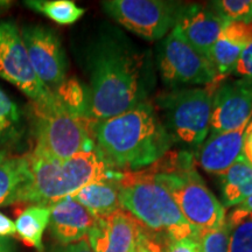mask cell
<instances>
[{
  "label": "cell",
  "instance_id": "cell-28",
  "mask_svg": "<svg viewBox=\"0 0 252 252\" xmlns=\"http://www.w3.org/2000/svg\"><path fill=\"white\" fill-rule=\"evenodd\" d=\"M220 35L247 47L252 42V24L241 23V21H228Z\"/></svg>",
  "mask_w": 252,
  "mask_h": 252
},
{
  "label": "cell",
  "instance_id": "cell-16",
  "mask_svg": "<svg viewBox=\"0 0 252 252\" xmlns=\"http://www.w3.org/2000/svg\"><path fill=\"white\" fill-rule=\"evenodd\" d=\"M94 222V219L86 208L70 196L50 206V234L63 247L83 241Z\"/></svg>",
  "mask_w": 252,
  "mask_h": 252
},
{
  "label": "cell",
  "instance_id": "cell-2",
  "mask_svg": "<svg viewBox=\"0 0 252 252\" xmlns=\"http://www.w3.org/2000/svg\"><path fill=\"white\" fill-rule=\"evenodd\" d=\"M93 137L102 159L118 172L147 168L174 145L150 100L112 118L94 121Z\"/></svg>",
  "mask_w": 252,
  "mask_h": 252
},
{
  "label": "cell",
  "instance_id": "cell-14",
  "mask_svg": "<svg viewBox=\"0 0 252 252\" xmlns=\"http://www.w3.org/2000/svg\"><path fill=\"white\" fill-rule=\"evenodd\" d=\"M141 226L131 214L119 209L104 219L94 220L87 235L94 252H128L137 243Z\"/></svg>",
  "mask_w": 252,
  "mask_h": 252
},
{
  "label": "cell",
  "instance_id": "cell-4",
  "mask_svg": "<svg viewBox=\"0 0 252 252\" xmlns=\"http://www.w3.org/2000/svg\"><path fill=\"white\" fill-rule=\"evenodd\" d=\"M146 169L167 189L186 220L198 231H210L224 224L225 208L198 174L193 153L168 151Z\"/></svg>",
  "mask_w": 252,
  "mask_h": 252
},
{
  "label": "cell",
  "instance_id": "cell-13",
  "mask_svg": "<svg viewBox=\"0 0 252 252\" xmlns=\"http://www.w3.org/2000/svg\"><path fill=\"white\" fill-rule=\"evenodd\" d=\"M225 20L210 5H182L175 27L200 54L208 56L214 43L219 40Z\"/></svg>",
  "mask_w": 252,
  "mask_h": 252
},
{
  "label": "cell",
  "instance_id": "cell-18",
  "mask_svg": "<svg viewBox=\"0 0 252 252\" xmlns=\"http://www.w3.org/2000/svg\"><path fill=\"white\" fill-rule=\"evenodd\" d=\"M121 172L113 178L91 182L70 195L83 206L94 220L104 219L122 209L119 203L118 179Z\"/></svg>",
  "mask_w": 252,
  "mask_h": 252
},
{
  "label": "cell",
  "instance_id": "cell-11",
  "mask_svg": "<svg viewBox=\"0 0 252 252\" xmlns=\"http://www.w3.org/2000/svg\"><path fill=\"white\" fill-rule=\"evenodd\" d=\"M20 33L37 77L50 91H55L67 75V58L59 35L42 25H27Z\"/></svg>",
  "mask_w": 252,
  "mask_h": 252
},
{
  "label": "cell",
  "instance_id": "cell-15",
  "mask_svg": "<svg viewBox=\"0 0 252 252\" xmlns=\"http://www.w3.org/2000/svg\"><path fill=\"white\" fill-rule=\"evenodd\" d=\"M247 125L232 131L210 134L194 151L195 162L210 174L222 175L242 154Z\"/></svg>",
  "mask_w": 252,
  "mask_h": 252
},
{
  "label": "cell",
  "instance_id": "cell-38",
  "mask_svg": "<svg viewBox=\"0 0 252 252\" xmlns=\"http://www.w3.org/2000/svg\"><path fill=\"white\" fill-rule=\"evenodd\" d=\"M140 235V234H139ZM128 252H143L141 251V244H140V241H139V238H138V241H137V243H135V245L133 248L131 249L130 251Z\"/></svg>",
  "mask_w": 252,
  "mask_h": 252
},
{
  "label": "cell",
  "instance_id": "cell-5",
  "mask_svg": "<svg viewBox=\"0 0 252 252\" xmlns=\"http://www.w3.org/2000/svg\"><path fill=\"white\" fill-rule=\"evenodd\" d=\"M27 157L32 185L25 202L34 204L52 206L88 184L118 174V171L106 165L96 149L67 160L53 159L34 152Z\"/></svg>",
  "mask_w": 252,
  "mask_h": 252
},
{
  "label": "cell",
  "instance_id": "cell-37",
  "mask_svg": "<svg viewBox=\"0 0 252 252\" xmlns=\"http://www.w3.org/2000/svg\"><path fill=\"white\" fill-rule=\"evenodd\" d=\"M12 6V1H8V0H0V12L5 11V9L9 8Z\"/></svg>",
  "mask_w": 252,
  "mask_h": 252
},
{
  "label": "cell",
  "instance_id": "cell-35",
  "mask_svg": "<svg viewBox=\"0 0 252 252\" xmlns=\"http://www.w3.org/2000/svg\"><path fill=\"white\" fill-rule=\"evenodd\" d=\"M243 156L247 158L248 161L252 165V131L245 132L243 150H242Z\"/></svg>",
  "mask_w": 252,
  "mask_h": 252
},
{
  "label": "cell",
  "instance_id": "cell-24",
  "mask_svg": "<svg viewBox=\"0 0 252 252\" xmlns=\"http://www.w3.org/2000/svg\"><path fill=\"white\" fill-rule=\"evenodd\" d=\"M21 113L14 100L0 89V144L18 137Z\"/></svg>",
  "mask_w": 252,
  "mask_h": 252
},
{
  "label": "cell",
  "instance_id": "cell-27",
  "mask_svg": "<svg viewBox=\"0 0 252 252\" xmlns=\"http://www.w3.org/2000/svg\"><path fill=\"white\" fill-rule=\"evenodd\" d=\"M230 232H231V226L226 223V220L220 228L202 232L201 235L202 252H228Z\"/></svg>",
  "mask_w": 252,
  "mask_h": 252
},
{
  "label": "cell",
  "instance_id": "cell-34",
  "mask_svg": "<svg viewBox=\"0 0 252 252\" xmlns=\"http://www.w3.org/2000/svg\"><path fill=\"white\" fill-rule=\"evenodd\" d=\"M55 252H94L91 250L89 243H88L87 239H83V241L78 242V243L65 245V247L60 248L59 250Z\"/></svg>",
  "mask_w": 252,
  "mask_h": 252
},
{
  "label": "cell",
  "instance_id": "cell-31",
  "mask_svg": "<svg viewBox=\"0 0 252 252\" xmlns=\"http://www.w3.org/2000/svg\"><path fill=\"white\" fill-rule=\"evenodd\" d=\"M232 74L237 75L241 78H251L252 80V42L245 47L242 52Z\"/></svg>",
  "mask_w": 252,
  "mask_h": 252
},
{
  "label": "cell",
  "instance_id": "cell-7",
  "mask_svg": "<svg viewBox=\"0 0 252 252\" xmlns=\"http://www.w3.org/2000/svg\"><path fill=\"white\" fill-rule=\"evenodd\" d=\"M219 83L206 88H174L156 97L153 105L174 144L195 151L207 139L213 94Z\"/></svg>",
  "mask_w": 252,
  "mask_h": 252
},
{
  "label": "cell",
  "instance_id": "cell-26",
  "mask_svg": "<svg viewBox=\"0 0 252 252\" xmlns=\"http://www.w3.org/2000/svg\"><path fill=\"white\" fill-rule=\"evenodd\" d=\"M228 252H252V215L231 229Z\"/></svg>",
  "mask_w": 252,
  "mask_h": 252
},
{
  "label": "cell",
  "instance_id": "cell-32",
  "mask_svg": "<svg viewBox=\"0 0 252 252\" xmlns=\"http://www.w3.org/2000/svg\"><path fill=\"white\" fill-rule=\"evenodd\" d=\"M139 241L141 244V251L143 252H163L161 244L158 243L157 241L151 238L150 236L144 231L143 228H141L139 235Z\"/></svg>",
  "mask_w": 252,
  "mask_h": 252
},
{
  "label": "cell",
  "instance_id": "cell-12",
  "mask_svg": "<svg viewBox=\"0 0 252 252\" xmlns=\"http://www.w3.org/2000/svg\"><path fill=\"white\" fill-rule=\"evenodd\" d=\"M252 116V80H223L213 94L209 134L236 130Z\"/></svg>",
  "mask_w": 252,
  "mask_h": 252
},
{
  "label": "cell",
  "instance_id": "cell-30",
  "mask_svg": "<svg viewBox=\"0 0 252 252\" xmlns=\"http://www.w3.org/2000/svg\"><path fill=\"white\" fill-rule=\"evenodd\" d=\"M251 215H252V195L250 197H248L247 200L243 201L242 203H239L238 206H236L234 208V210H231L229 215H226L225 220L232 229L235 225H237L239 222H242V220Z\"/></svg>",
  "mask_w": 252,
  "mask_h": 252
},
{
  "label": "cell",
  "instance_id": "cell-9",
  "mask_svg": "<svg viewBox=\"0 0 252 252\" xmlns=\"http://www.w3.org/2000/svg\"><path fill=\"white\" fill-rule=\"evenodd\" d=\"M102 7L135 35L158 41L175 27L182 4L165 0H108L102 2Z\"/></svg>",
  "mask_w": 252,
  "mask_h": 252
},
{
  "label": "cell",
  "instance_id": "cell-29",
  "mask_svg": "<svg viewBox=\"0 0 252 252\" xmlns=\"http://www.w3.org/2000/svg\"><path fill=\"white\" fill-rule=\"evenodd\" d=\"M163 252H202L200 238H184L168 241L163 244Z\"/></svg>",
  "mask_w": 252,
  "mask_h": 252
},
{
  "label": "cell",
  "instance_id": "cell-20",
  "mask_svg": "<svg viewBox=\"0 0 252 252\" xmlns=\"http://www.w3.org/2000/svg\"><path fill=\"white\" fill-rule=\"evenodd\" d=\"M50 206L33 204L18 216L15 222V234L27 247L43 251V234L49 224Z\"/></svg>",
  "mask_w": 252,
  "mask_h": 252
},
{
  "label": "cell",
  "instance_id": "cell-25",
  "mask_svg": "<svg viewBox=\"0 0 252 252\" xmlns=\"http://www.w3.org/2000/svg\"><path fill=\"white\" fill-rule=\"evenodd\" d=\"M210 5L228 21L252 24V1L250 0H219Z\"/></svg>",
  "mask_w": 252,
  "mask_h": 252
},
{
  "label": "cell",
  "instance_id": "cell-19",
  "mask_svg": "<svg viewBox=\"0 0 252 252\" xmlns=\"http://www.w3.org/2000/svg\"><path fill=\"white\" fill-rule=\"evenodd\" d=\"M252 195V165L243 156L220 175V197L224 208L238 206Z\"/></svg>",
  "mask_w": 252,
  "mask_h": 252
},
{
  "label": "cell",
  "instance_id": "cell-8",
  "mask_svg": "<svg viewBox=\"0 0 252 252\" xmlns=\"http://www.w3.org/2000/svg\"><path fill=\"white\" fill-rule=\"evenodd\" d=\"M157 65L166 86H210L220 82L206 56L197 52L176 27L157 47Z\"/></svg>",
  "mask_w": 252,
  "mask_h": 252
},
{
  "label": "cell",
  "instance_id": "cell-21",
  "mask_svg": "<svg viewBox=\"0 0 252 252\" xmlns=\"http://www.w3.org/2000/svg\"><path fill=\"white\" fill-rule=\"evenodd\" d=\"M245 47L234 40L220 35L209 50L207 59L216 72L217 80H225L235 70L239 56Z\"/></svg>",
  "mask_w": 252,
  "mask_h": 252
},
{
  "label": "cell",
  "instance_id": "cell-36",
  "mask_svg": "<svg viewBox=\"0 0 252 252\" xmlns=\"http://www.w3.org/2000/svg\"><path fill=\"white\" fill-rule=\"evenodd\" d=\"M0 252H14V247L7 238L0 237Z\"/></svg>",
  "mask_w": 252,
  "mask_h": 252
},
{
  "label": "cell",
  "instance_id": "cell-39",
  "mask_svg": "<svg viewBox=\"0 0 252 252\" xmlns=\"http://www.w3.org/2000/svg\"><path fill=\"white\" fill-rule=\"evenodd\" d=\"M250 131H252V116H251L250 121H249V123H248L247 130H245V132H250Z\"/></svg>",
  "mask_w": 252,
  "mask_h": 252
},
{
  "label": "cell",
  "instance_id": "cell-1",
  "mask_svg": "<svg viewBox=\"0 0 252 252\" xmlns=\"http://www.w3.org/2000/svg\"><path fill=\"white\" fill-rule=\"evenodd\" d=\"M90 117L104 121L149 100L153 75L147 55L117 30L104 31L88 54Z\"/></svg>",
  "mask_w": 252,
  "mask_h": 252
},
{
  "label": "cell",
  "instance_id": "cell-6",
  "mask_svg": "<svg viewBox=\"0 0 252 252\" xmlns=\"http://www.w3.org/2000/svg\"><path fill=\"white\" fill-rule=\"evenodd\" d=\"M34 153L67 160L96 149L93 119L81 118L64 109L55 97L46 103H32Z\"/></svg>",
  "mask_w": 252,
  "mask_h": 252
},
{
  "label": "cell",
  "instance_id": "cell-23",
  "mask_svg": "<svg viewBox=\"0 0 252 252\" xmlns=\"http://www.w3.org/2000/svg\"><path fill=\"white\" fill-rule=\"evenodd\" d=\"M53 93L63 108L67 109L72 115L81 118L91 119L89 90L82 87L76 78L65 80Z\"/></svg>",
  "mask_w": 252,
  "mask_h": 252
},
{
  "label": "cell",
  "instance_id": "cell-10",
  "mask_svg": "<svg viewBox=\"0 0 252 252\" xmlns=\"http://www.w3.org/2000/svg\"><path fill=\"white\" fill-rule=\"evenodd\" d=\"M0 77L17 87L32 103L54 98V93L37 77L18 26L9 20H0Z\"/></svg>",
  "mask_w": 252,
  "mask_h": 252
},
{
  "label": "cell",
  "instance_id": "cell-17",
  "mask_svg": "<svg viewBox=\"0 0 252 252\" xmlns=\"http://www.w3.org/2000/svg\"><path fill=\"white\" fill-rule=\"evenodd\" d=\"M32 185L28 157L0 151V207L25 202Z\"/></svg>",
  "mask_w": 252,
  "mask_h": 252
},
{
  "label": "cell",
  "instance_id": "cell-33",
  "mask_svg": "<svg viewBox=\"0 0 252 252\" xmlns=\"http://www.w3.org/2000/svg\"><path fill=\"white\" fill-rule=\"evenodd\" d=\"M15 234V223L0 212V237L6 238Z\"/></svg>",
  "mask_w": 252,
  "mask_h": 252
},
{
  "label": "cell",
  "instance_id": "cell-22",
  "mask_svg": "<svg viewBox=\"0 0 252 252\" xmlns=\"http://www.w3.org/2000/svg\"><path fill=\"white\" fill-rule=\"evenodd\" d=\"M25 5L59 25L75 24L86 13V9L70 0H30Z\"/></svg>",
  "mask_w": 252,
  "mask_h": 252
},
{
  "label": "cell",
  "instance_id": "cell-3",
  "mask_svg": "<svg viewBox=\"0 0 252 252\" xmlns=\"http://www.w3.org/2000/svg\"><path fill=\"white\" fill-rule=\"evenodd\" d=\"M119 203L158 243L200 238L202 232L189 224L171 194L146 168L121 172Z\"/></svg>",
  "mask_w": 252,
  "mask_h": 252
}]
</instances>
